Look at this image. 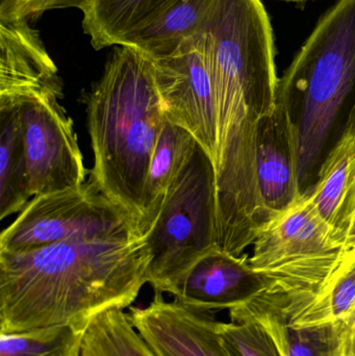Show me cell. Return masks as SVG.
<instances>
[{
    "label": "cell",
    "mask_w": 355,
    "mask_h": 356,
    "mask_svg": "<svg viewBox=\"0 0 355 356\" xmlns=\"http://www.w3.org/2000/svg\"><path fill=\"white\" fill-rule=\"evenodd\" d=\"M310 194L319 213L346 246L355 211V108Z\"/></svg>",
    "instance_id": "9a60e30c"
},
{
    "label": "cell",
    "mask_w": 355,
    "mask_h": 356,
    "mask_svg": "<svg viewBox=\"0 0 355 356\" xmlns=\"http://www.w3.org/2000/svg\"><path fill=\"white\" fill-rule=\"evenodd\" d=\"M85 102L94 154L90 178L145 234L144 184L165 119L151 58L117 46Z\"/></svg>",
    "instance_id": "7a4b0ae2"
},
{
    "label": "cell",
    "mask_w": 355,
    "mask_h": 356,
    "mask_svg": "<svg viewBox=\"0 0 355 356\" xmlns=\"http://www.w3.org/2000/svg\"><path fill=\"white\" fill-rule=\"evenodd\" d=\"M347 251L306 193L261 228L249 263L267 278L270 292L311 294L321 288Z\"/></svg>",
    "instance_id": "8992f818"
},
{
    "label": "cell",
    "mask_w": 355,
    "mask_h": 356,
    "mask_svg": "<svg viewBox=\"0 0 355 356\" xmlns=\"http://www.w3.org/2000/svg\"><path fill=\"white\" fill-rule=\"evenodd\" d=\"M199 31L208 35L218 118V154L256 156L263 117L276 106L272 24L262 0H216Z\"/></svg>",
    "instance_id": "277c9868"
},
{
    "label": "cell",
    "mask_w": 355,
    "mask_h": 356,
    "mask_svg": "<svg viewBox=\"0 0 355 356\" xmlns=\"http://www.w3.org/2000/svg\"><path fill=\"white\" fill-rule=\"evenodd\" d=\"M0 219L20 213L33 196L17 106L0 108Z\"/></svg>",
    "instance_id": "ffe728a7"
},
{
    "label": "cell",
    "mask_w": 355,
    "mask_h": 356,
    "mask_svg": "<svg viewBox=\"0 0 355 356\" xmlns=\"http://www.w3.org/2000/svg\"><path fill=\"white\" fill-rule=\"evenodd\" d=\"M256 175L267 223L302 195L291 124L287 110L279 99L274 110L258 123Z\"/></svg>",
    "instance_id": "4fadbf2b"
},
{
    "label": "cell",
    "mask_w": 355,
    "mask_h": 356,
    "mask_svg": "<svg viewBox=\"0 0 355 356\" xmlns=\"http://www.w3.org/2000/svg\"><path fill=\"white\" fill-rule=\"evenodd\" d=\"M191 133L165 116L144 184V234L152 227L169 186L195 150Z\"/></svg>",
    "instance_id": "ac0fdd59"
},
{
    "label": "cell",
    "mask_w": 355,
    "mask_h": 356,
    "mask_svg": "<svg viewBox=\"0 0 355 356\" xmlns=\"http://www.w3.org/2000/svg\"><path fill=\"white\" fill-rule=\"evenodd\" d=\"M145 236L0 251V334L89 324L131 307L147 284Z\"/></svg>",
    "instance_id": "6da1fadb"
},
{
    "label": "cell",
    "mask_w": 355,
    "mask_h": 356,
    "mask_svg": "<svg viewBox=\"0 0 355 356\" xmlns=\"http://www.w3.org/2000/svg\"><path fill=\"white\" fill-rule=\"evenodd\" d=\"M270 288L254 269L248 254H231L217 245L204 253L175 284L170 295L181 305L206 313L236 309Z\"/></svg>",
    "instance_id": "30bf717a"
},
{
    "label": "cell",
    "mask_w": 355,
    "mask_h": 356,
    "mask_svg": "<svg viewBox=\"0 0 355 356\" xmlns=\"http://www.w3.org/2000/svg\"><path fill=\"white\" fill-rule=\"evenodd\" d=\"M147 284L170 294L181 276L217 246L216 167L199 143L167 191L152 227Z\"/></svg>",
    "instance_id": "5b68a950"
},
{
    "label": "cell",
    "mask_w": 355,
    "mask_h": 356,
    "mask_svg": "<svg viewBox=\"0 0 355 356\" xmlns=\"http://www.w3.org/2000/svg\"><path fill=\"white\" fill-rule=\"evenodd\" d=\"M89 324L0 334V356H81Z\"/></svg>",
    "instance_id": "7402d4cb"
},
{
    "label": "cell",
    "mask_w": 355,
    "mask_h": 356,
    "mask_svg": "<svg viewBox=\"0 0 355 356\" xmlns=\"http://www.w3.org/2000/svg\"><path fill=\"white\" fill-rule=\"evenodd\" d=\"M233 317H250L261 322L283 356H346L352 319L333 323L293 324L268 292L231 309L229 318Z\"/></svg>",
    "instance_id": "5bb4252c"
},
{
    "label": "cell",
    "mask_w": 355,
    "mask_h": 356,
    "mask_svg": "<svg viewBox=\"0 0 355 356\" xmlns=\"http://www.w3.org/2000/svg\"><path fill=\"white\" fill-rule=\"evenodd\" d=\"M145 236L133 217L93 179L68 190L37 195L0 236V251L23 253L65 241Z\"/></svg>",
    "instance_id": "52a82bcc"
},
{
    "label": "cell",
    "mask_w": 355,
    "mask_h": 356,
    "mask_svg": "<svg viewBox=\"0 0 355 356\" xmlns=\"http://www.w3.org/2000/svg\"><path fill=\"white\" fill-rule=\"evenodd\" d=\"M81 356H158L123 309H110L90 322Z\"/></svg>",
    "instance_id": "44dd1931"
},
{
    "label": "cell",
    "mask_w": 355,
    "mask_h": 356,
    "mask_svg": "<svg viewBox=\"0 0 355 356\" xmlns=\"http://www.w3.org/2000/svg\"><path fill=\"white\" fill-rule=\"evenodd\" d=\"M167 0H88L83 29L94 49L119 46Z\"/></svg>",
    "instance_id": "d6986e66"
},
{
    "label": "cell",
    "mask_w": 355,
    "mask_h": 356,
    "mask_svg": "<svg viewBox=\"0 0 355 356\" xmlns=\"http://www.w3.org/2000/svg\"><path fill=\"white\" fill-rule=\"evenodd\" d=\"M88 0H0V19H23L31 21L44 13L62 8L81 10Z\"/></svg>",
    "instance_id": "cb8c5ba5"
},
{
    "label": "cell",
    "mask_w": 355,
    "mask_h": 356,
    "mask_svg": "<svg viewBox=\"0 0 355 356\" xmlns=\"http://www.w3.org/2000/svg\"><path fill=\"white\" fill-rule=\"evenodd\" d=\"M151 60L165 116L189 131L216 167L218 118L208 35L198 31L174 51Z\"/></svg>",
    "instance_id": "ba28073f"
},
{
    "label": "cell",
    "mask_w": 355,
    "mask_h": 356,
    "mask_svg": "<svg viewBox=\"0 0 355 356\" xmlns=\"http://www.w3.org/2000/svg\"><path fill=\"white\" fill-rule=\"evenodd\" d=\"M219 332L229 356H283L274 339L258 320L233 317L219 322Z\"/></svg>",
    "instance_id": "603a6c76"
},
{
    "label": "cell",
    "mask_w": 355,
    "mask_h": 356,
    "mask_svg": "<svg viewBox=\"0 0 355 356\" xmlns=\"http://www.w3.org/2000/svg\"><path fill=\"white\" fill-rule=\"evenodd\" d=\"M0 108L41 96L63 99V81L39 33L23 19H0Z\"/></svg>",
    "instance_id": "7c38bea8"
},
{
    "label": "cell",
    "mask_w": 355,
    "mask_h": 356,
    "mask_svg": "<svg viewBox=\"0 0 355 356\" xmlns=\"http://www.w3.org/2000/svg\"><path fill=\"white\" fill-rule=\"evenodd\" d=\"M346 356H355V315L350 320L347 342H346Z\"/></svg>",
    "instance_id": "d4e9b609"
},
{
    "label": "cell",
    "mask_w": 355,
    "mask_h": 356,
    "mask_svg": "<svg viewBox=\"0 0 355 356\" xmlns=\"http://www.w3.org/2000/svg\"><path fill=\"white\" fill-rule=\"evenodd\" d=\"M355 247V211L354 220H352V227H350L349 232L346 236V248L347 250L354 248Z\"/></svg>",
    "instance_id": "484cf974"
},
{
    "label": "cell",
    "mask_w": 355,
    "mask_h": 356,
    "mask_svg": "<svg viewBox=\"0 0 355 356\" xmlns=\"http://www.w3.org/2000/svg\"><path fill=\"white\" fill-rule=\"evenodd\" d=\"M306 194L345 133L355 108V0H338L317 23L277 85Z\"/></svg>",
    "instance_id": "3957f363"
},
{
    "label": "cell",
    "mask_w": 355,
    "mask_h": 356,
    "mask_svg": "<svg viewBox=\"0 0 355 356\" xmlns=\"http://www.w3.org/2000/svg\"><path fill=\"white\" fill-rule=\"evenodd\" d=\"M60 100L41 96L17 106L33 196L68 190L87 181L74 124Z\"/></svg>",
    "instance_id": "9c48e42d"
},
{
    "label": "cell",
    "mask_w": 355,
    "mask_h": 356,
    "mask_svg": "<svg viewBox=\"0 0 355 356\" xmlns=\"http://www.w3.org/2000/svg\"><path fill=\"white\" fill-rule=\"evenodd\" d=\"M129 320L158 356H229L214 313L198 311L156 293L144 307H129Z\"/></svg>",
    "instance_id": "8fae6325"
},
{
    "label": "cell",
    "mask_w": 355,
    "mask_h": 356,
    "mask_svg": "<svg viewBox=\"0 0 355 356\" xmlns=\"http://www.w3.org/2000/svg\"><path fill=\"white\" fill-rule=\"evenodd\" d=\"M216 0H167L121 45H131L151 58L174 51L198 33Z\"/></svg>",
    "instance_id": "e0dca14e"
},
{
    "label": "cell",
    "mask_w": 355,
    "mask_h": 356,
    "mask_svg": "<svg viewBox=\"0 0 355 356\" xmlns=\"http://www.w3.org/2000/svg\"><path fill=\"white\" fill-rule=\"evenodd\" d=\"M291 323L324 324L352 319L355 315V247L316 293L269 292Z\"/></svg>",
    "instance_id": "2e32d148"
},
{
    "label": "cell",
    "mask_w": 355,
    "mask_h": 356,
    "mask_svg": "<svg viewBox=\"0 0 355 356\" xmlns=\"http://www.w3.org/2000/svg\"><path fill=\"white\" fill-rule=\"evenodd\" d=\"M281 1L291 2V3H306L310 0H281Z\"/></svg>",
    "instance_id": "4316f807"
}]
</instances>
